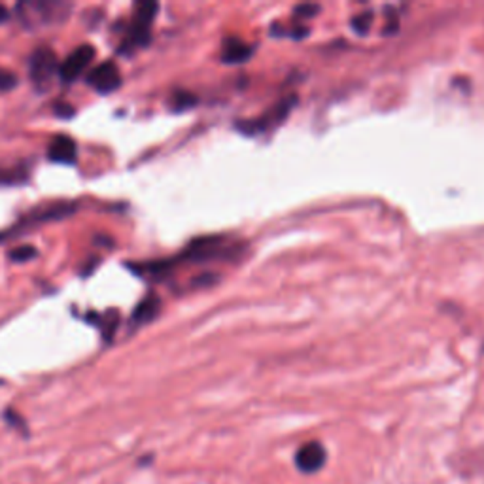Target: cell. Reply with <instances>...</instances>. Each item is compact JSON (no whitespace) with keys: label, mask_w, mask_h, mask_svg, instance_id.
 <instances>
[{"label":"cell","mask_w":484,"mask_h":484,"mask_svg":"<svg viewBox=\"0 0 484 484\" xmlns=\"http://www.w3.org/2000/svg\"><path fill=\"white\" fill-rule=\"evenodd\" d=\"M252 55V47L244 44L238 38H229L224 42V52H222V59L225 63H242Z\"/></svg>","instance_id":"9"},{"label":"cell","mask_w":484,"mask_h":484,"mask_svg":"<svg viewBox=\"0 0 484 484\" xmlns=\"http://www.w3.org/2000/svg\"><path fill=\"white\" fill-rule=\"evenodd\" d=\"M16 83H18V78H16L13 72L0 68V91H8V89L16 87Z\"/></svg>","instance_id":"11"},{"label":"cell","mask_w":484,"mask_h":484,"mask_svg":"<svg viewBox=\"0 0 484 484\" xmlns=\"http://www.w3.org/2000/svg\"><path fill=\"white\" fill-rule=\"evenodd\" d=\"M47 157L61 165H74L78 159V146L68 135H55L47 146Z\"/></svg>","instance_id":"7"},{"label":"cell","mask_w":484,"mask_h":484,"mask_svg":"<svg viewBox=\"0 0 484 484\" xmlns=\"http://www.w3.org/2000/svg\"><path fill=\"white\" fill-rule=\"evenodd\" d=\"M95 55V47L91 44H82L78 46L74 52H72L65 61L63 65H59V76L63 82H74L78 78L82 76L83 72L87 71V66L93 63Z\"/></svg>","instance_id":"3"},{"label":"cell","mask_w":484,"mask_h":484,"mask_svg":"<svg viewBox=\"0 0 484 484\" xmlns=\"http://www.w3.org/2000/svg\"><path fill=\"white\" fill-rule=\"evenodd\" d=\"M161 308V299L157 296H148L144 297L138 305H136V308L133 310V316H131V322L136 325H144L148 324V322H152V320L157 316V313H159Z\"/></svg>","instance_id":"8"},{"label":"cell","mask_w":484,"mask_h":484,"mask_svg":"<svg viewBox=\"0 0 484 484\" xmlns=\"http://www.w3.org/2000/svg\"><path fill=\"white\" fill-rule=\"evenodd\" d=\"M294 102H296V97H288V99H284L282 102L274 104L272 110L263 114L261 118H255V119H252V121H248L246 125H242L241 129H244L246 133H252V135L271 129V127H274L280 119H284L286 116H288V112L291 110V107H294Z\"/></svg>","instance_id":"6"},{"label":"cell","mask_w":484,"mask_h":484,"mask_svg":"<svg viewBox=\"0 0 484 484\" xmlns=\"http://www.w3.org/2000/svg\"><path fill=\"white\" fill-rule=\"evenodd\" d=\"M157 12H159L157 2H138L136 4L133 23L129 27V36H127V46L140 47L148 44L150 27L154 23Z\"/></svg>","instance_id":"1"},{"label":"cell","mask_w":484,"mask_h":484,"mask_svg":"<svg viewBox=\"0 0 484 484\" xmlns=\"http://www.w3.org/2000/svg\"><path fill=\"white\" fill-rule=\"evenodd\" d=\"M325 460H327V450L320 441L305 443L296 454L297 469L305 475H314V473L322 471Z\"/></svg>","instance_id":"5"},{"label":"cell","mask_w":484,"mask_h":484,"mask_svg":"<svg viewBox=\"0 0 484 484\" xmlns=\"http://www.w3.org/2000/svg\"><path fill=\"white\" fill-rule=\"evenodd\" d=\"M8 18H10V12L6 10V6L0 4V23H6Z\"/></svg>","instance_id":"15"},{"label":"cell","mask_w":484,"mask_h":484,"mask_svg":"<svg viewBox=\"0 0 484 484\" xmlns=\"http://www.w3.org/2000/svg\"><path fill=\"white\" fill-rule=\"evenodd\" d=\"M29 71L32 82L38 87H44V85L52 82L55 72H59V59H57L54 49H49V47H38V49H35L32 55H30Z\"/></svg>","instance_id":"2"},{"label":"cell","mask_w":484,"mask_h":484,"mask_svg":"<svg viewBox=\"0 0 484 484\" xmlns=\"http://www.w3.org/2000/svg\"><path fill=\"white\" fill-rule=\"evenodd\" d=\"M55 112H57V116H61V118H71L72 114H74V108L68 107V104H57V107H55Z\"/></svg>","instance_id":"14"},{"label":"cell","mask_w":484,"mask_h":484,"mask_svg":"<svg viewBox=\"0 0 484 484\" xmlns=\"http://www.w3.org/2000/svg\"><path fill=\"white\" fill-rule=\"evenodd\" d=\"M193 97L189 93H186V91H178L174 97H172V107L176 108V110H180V108H188L189 104H193Z\"/></svg>","instance_id":"12"},{"label":"cell","mask_w":484,"mask_h":484,"mask_svg":"<svg viewBox=\"0 0 484 484\" xmlns=\"http://www.w3.org/2000/svg\"><path fill=\"white\" fill-rule=\"evenodd\" d=\"M87 83L99 93H112L121 85V72L114 61H104L89 72Z\"/></svg>","instance_id":"4"},{"label":"cell","mask_w":484,"mask_h":484,"mask_svg":"<svg viewBox=\"0 0 484 484\" xmlns=\"http://www.w3.org/2000/svg\"><path fill=\"white\" fill-rule=\"evenodd\" d=\"M36 255H38V250H36L35 246L23 244V246H16L13 250H10L8 258H10V261H13V263H29V261L35 260Z\"/></svg>","instance_id":"10"},{"label":"cell","mask_w":484,"mask_h":484,"mask_svg":"<svg viewBox=\"0 0 484 484\" xmlns=\"http://www.w3.org/2000/svg\"><path fill=\"white\" fill-rule=\"evenodd\" d=\"M369 23H371V13H361V16H358V18L352 21V25H354V29L358 30V32H365Z\"/></svg>","instance_id":"13"}]
</instances>
